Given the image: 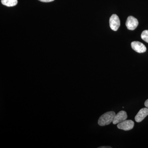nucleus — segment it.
I'll list each match as a JSON object with an SVG mask.
<instances>
[{
  "label": "nucleus",
  "instance_id": "423d86ee",
  "mask_svg": "<svg viewBox=\"0 0 148 148\" xmlns=\"http://www.w3.org/2000/svg\"><path fill=\"white\" fill-rule=\"evenodd\" d=\"M127 113L124 111H121L116 114L112 123L113 124H118L121 122L127 119Z\"/></svg>",
  "mask_w": 148,
  "mask_h": 148
},
{
  "label": "nucleus",
  "instance_id": "7ed1b4c3",
  "mask_svg": "<svg viewBox=\"0 0 148 148\" xmlns=\"http://www.w3.org/2000/svg\"><path fill=\"white\" fill-rule=\"evenodd\" d=\"M134 126V122L131 120H127L121 122L117 124L119 129L127 131L132 129Z\"/></svg>",
  "mask_w": 148,
  "mask_h": 148
},
{
  "label": "nucleus",
  "instance_id": "9b49d317",
  "mask_svg": "<svg viewBox=\"0 0 148 148\" xmlns=\"http://www.w3.org/2000/svg\"><path fill=\"white\" fill-rule=\"evenodd\" d=\"M145 106L146 107H147V108H148V99L145 102Z\"/></svg>",
  "mask_w": 148,
  "mask_h": 148
},
{
  "label": "nucleus",
  "instance_id": "20e7f679",
  "mask_svg": "<svg viewBox=\"0 0 148 148\" xmlns=\"http://www.w3.org/2000/svg\"><path fill=\"white\" fill-rule=\"evenodd\" d=\"M138 24L139 23L138 19L133 16H128L127 18L125 25L128 30L133 31L136 29Z\"/></svg>",
  "mask_w": 148,
  "mask_h": 148
},
{
  "label": "nucleus",
  "instance_id": "f8f14e48",
  "mask_svg": "<svg viewBox=\"0 0 148 148\" xmlns=\"http://www.w3.org/2000/svg\"><path fill=\"white\" fill-rule=\"evenodd\" d=\"M112 147H108V146H105V147H99L98 148H112Z\"/></svg>",
  "mask_w": 148,
  "mask_h": 148
},
{
  "label": "nucleus",
  "instance_id": "f03ea898",
  "mask_svg": "<svg viewBox=\"0 0 148 148\" xmlns=\"http://www.w3.org/2000/svg\"><path fill=\"white\" fill-rule=\"evenodd\" d=\"M110 25L111 29L113 31H117L120 26V21L119 17L116 14H112L111 16L110 19Z\"/></svg>",
  "mask_w": 148,
  "mask_h": 148
},
{
  "label": "nucleus",
  "instance_id": "39448f33",
  "mask_svg": "<svg viewBox=\"0 0 148 148\" xmlns=\"http://www.w3.org/2000/svg\"><path fill=\"white\" fill-rule=\"evenodd\" d=\"M131 47L133 50L139 53H144L147 50L145 46L140 42H133L131 43Z\"/></svg>",
  "mask_w": 148,
  "mask_h": 148
},
{
  "label": "nucleus",
  "instance_id": "6e6552de",
  "mask_svg": "<svg viewBox=\"0 0 148 148\" xmlns=\"http://www.w3.org/2000/svg\"><path fill=\"white\" fill-rule=\"evenodd\" d=\"M1 3L3 5L8 7H13L17 4V0H1Z\"/></svg>",
  "mask_w": 148,
  "mask_h": 148
},
{
  "label": "nucleus",
  "instance_id": "0eeeda50",
  "mask_svg": "<svg viewBox=\"0 0 148 148\" xmlns=\"http://www.w3.org/2000/svg\"><path fill=\"white\" fill-rule=\"evenodd\" d=\"M148 115V108H144L141 109L135 117V121L138 123L143 121L147 116Z\"/></svg>",
  "mask_w": 148,
  "mask_h": 148
},
{
  "label": "nucleus",
  "instance_id": "9d476101",
  "mask_svg": "<svg viewBox=\"0 0 148 148\" xmlns=\"http://www.w3.org/2000/svg\"><path fill=\"white\" fill-rule=\"evenodd\" d=\"M39 1H40L42 2L48 3L53 1L54 0H39Z\"/></svg>",
  "mask_w": 148,
  "mask_h": 148
},
{
  "label": "nucleus",
  "instance_id": "1a4fd4ad",
  "mask_svg": "<svg viewBox=\"0 0 148 148\" xmlns=\"http://www.w3.org/2000/svg\"><path fill=\"white\" fill-rule=\"evenodd\" d=\"M141 38L146 42L148 43V30L143 31L141 34Z\"/></svg>",
  "mask_w": 148,
  "mask_h": 148
},
{
  "label": "nucleus",
  "instance_id": "f257e3e1",
  "mask_svg": "<svg viewBox=\"0 0 148 148\" xmlns=\"http://www.w3.org/2000/svg\"><path fill=\"white\" fill-rule=\"evenodd\" d=\"M116 114L113 111L107 112L103 114L100 118L98 121V124L100 126L108 125L114 120Z\"/></svg>",
  "mask_w": 148,
  "mask_h": 148
}]
</instances>
